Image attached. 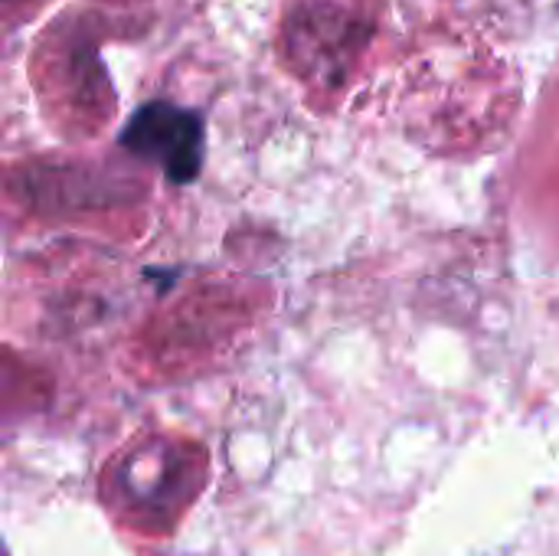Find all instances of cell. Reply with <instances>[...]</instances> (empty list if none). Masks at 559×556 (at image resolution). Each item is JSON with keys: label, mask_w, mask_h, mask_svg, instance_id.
Segmentation results:
<instances>
[{"label": "cell", "mask_w": 559, "mask_h": 556, "mask_svg": "<svg viewBox=\"0 0 559 556\" xmlns=\"http://www.w3.org/2000/svg\"><path fill=\"white\" fill-rule=\"evenodd\" d=\"M121 144L131 154L160 164L167 180L190 184L203 167L206 141H203V121L193 111L177 108L170 102H147L124 125Z\"/></svg>", "instance_id": "cell-1"}, {"label": "cell", "mask_w": 559, "mask_h": 556, "mask_svg": "<svg viewBox=\"0 0 559 556\" xmlns=\"http://www.w3.org/2000/svg\"><path fill=\"white\" fill-rule=\"evenodd\" d=\"M360 29L364 26L347 7L324 0L298 10V20L292 23V52L305 56L314 72H334L357 52Z\"/></svg>", "instance_id": "cell-2"}]
</instances>
